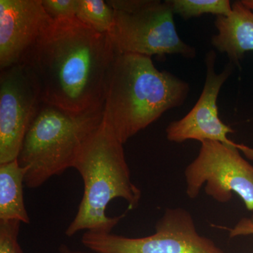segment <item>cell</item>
Wrapping results in <instances>:
<instances>
[{"label":"cell","instance_id":"1","mask_svg":"<svg viewBox=\"0 0 253 253\" xmlns=\"http://www.w3.org/2000/svg\"><path fill=\"white\" fill-rule=\"evenodd\" d=\"M117 55L109 35L75 17L53 20L23 63L38 81L42 102L83 113L104 107Z\"/></svg>","mask_w":253,"mask_h":253},{"label":"cell","instance_id":"2","mask_svg":"<svg viewBox=\"0 0 253 253\" xmlns=\"http://www.w3.org/2000/svg\"><path fill=\"white\" fill-rule=\"evenodd\" d=\"M188 83L160 71L151 56L118 54L104 105L103 121L123 144L169 110L182 106Z\"/></svg>","mask_w":253,"mask_h":253},{"label":"cell","instance_id":"3","mask_svg":"<svg viewBox=\"0 0 253 253\" xmlns=\"http://www.w3.org/2000/svg\"><path fill=\"white\" fill-rule=\"evenodd\" d=\"M73 168L83 178L84 194L66 236L71 237L83 230L111 233L125 217L106 214L113 200H125L129 210L139 206L141 192L131 181L123 144L104 121L81 146Z\"/></svg>","mask_w":253,"mask_h":253},{"label":"cell","instance_id":"4","mask_svg":"<svg viewBox=\"0 0 253 253\" xmlns=\"http://www.w3.org/2000/svg\"><path fill=\"white\" fill-rule=\"evenodd\" d=\"M103 118L104 107L73 113L42 103L17 158L25 185L36 189L73 168L80 149Z\"/></svg>","mask_w":253,"mask_h":253},{"label":"cell","instance_id":"5","mask_svg":"<svg viewBox=\"0 0 253 253\" xmlns=\"http://www.w3.org/2000/svg\"><path fill=\"white\" fill-rule=\"evenodd\" d=\"M114 10L112 28L108 35L117 54H135L164 59L180 55L196 56V48L178 35L170 4L160 0H109Z\"/></svg>","mask_w":253,"mask_h":253},{"label":"cell","instance_id":"6","mask_svg":"<svg viewBox=\"0 0 253 253\" xmlns=\"http://www.w3.org/2000/svg\"><path fill=\"white\" fill-rule=\"evenodd\" d=\"M81 242L94 253H226L198 232L191 213L181 208H168L152 235L129 238L86 231Z\"/></svg>","mask_w":253,"mask_h":253},{"label":"cell","instance_id":"7","mask_svg":"<svg viewBox=\"0 0 253 253\" xmlns=\"http://www.w3.org/2000/svg\"><path fill=\"white\" fill-rule=\"evenodd\" d=\"M184 175L190 199L197 198L205 185V192L217 202H229L235 193L253 211V166L239 149L217 141H203Z\"/></svg>","mask_w":253,"mask_h":253},{"label":"cell","instance_id":"8","mask_svg":"<svg viewBox=\"0 0 253 253\" xmlns=\"http://www.w3.org/2000/svg\"><path fill=\"white\" fill-rule=\"evenodd\" d=\"M42 103L39 84L27 65L0 73V164L17 159L23 139Z\"/></svg>","mask_w":253,"mask_h":253},{"label":"cell","instance_id":"9","mask_svg":"<svg viewBox=\"0 0 253 253\" xmlns=\"http://www.w3.org/2000/svg\"><path fill=\"white\" fill-rule=\"evenodd\" d=\"M217 54L214 50L206 54V77L204 89L194 107L184 117L169 123L166 128L167 139L171 142L187 140L213 141L239 149L253 161V148L231 141L228 137L235 131L219 117L217 99L223 84L230 77L234 65L229 62L221 73L215 72Z\"/></svg>","mask_w":253,"mask_h":253},{"label":"cell","instance_id":"10","mask_svg":"<svg viewBox=\"0 0 253 253\" xmlns=\"http://www.w3.org/2000/svg\"><path fill=\"white\" fill-rule=\"evenodd\" d=\"M52 21L42 0H0V70L23 63Z\"/></svg>","mask_w":253,"mask_h":253},{"label":"cell","instance_id":"11","mask_svg":"<svg viewBox=\"0 0 253 253\" xmlns=\"http://www.w3.org/2000/svg\"><path fill=\"white\" fill-rule=\"evenodd\" d=\"M217 34L211 38V44L229 62L239 66L248 51H253V11L241 1L232 3V11L227 16H217L214 21Z\"/></svg>","mask_w":253,"mask_h":253},{"label":"cell","instance_id":"12","mask_svg":"<svg viewBox=\"0 0 253 253\" xmlns=\"http://www.w3.org/2000/svg\"><path fill=\"white\" fill-rule=\"evenodd\" d=\"M25 172L18 160L0 164V221L29 224L23 187Z\"/></svg>","mask_w":253,"mask_h":253},{"label":"cell","instance_id":"13","mask_svg":"<svg viewBox=\"0 0 253 253\" xmlns=\"http://www.w3.org/2000/svg\"><path fill=\"white\" fill-rule=\"evenodd\" d=\"M76 16L94 31L108 34L112 28L114 10L103 0H78Z\"/></svg>","mask_w":253,"mask_h":253},{"label":"cell","instance_id":"14","mask_svg":"<svg viewBox=\"0 0 253 253\" xmlns=\"http://www.w3.org/2000/svg\"><path fill=\"white\" fill-rule=\"evenodd\" d=\"M173 13L184 19L199 17L204 14L227 16L232 11L229 0H168Z\"/></svg>","mask_w":253,"mask_h":253},{"label":"cell","instance_id":"15","mask_svg":"<svg viewBox=\"0 0 253 253\" xmlns=\"http://www.w3.org/2000/svg\"><path fill=\"white\" fill-rule=\"evenodd\" d=\"M21 222L0 221V253H23L18 243Z\"/></svg>","mask_w":253,"mask_h":253},{"label":"cell","instance_id":"16","mask_svg":"<svg viewBox=\"0 0 253 253\" xmlns=\"http://www.w3.org/2000/svg\"><path fill=\"white\" fill-rule=\"evenodd\" d=\"M46 14L52 20L76 17L78 0H42Z\"/></svg>","mask_w":253,"mask_h":253},{"label":"cell","instance_id":"17","mask_svg":"<svg viewBox=\"0 0 253 253\" xmlns=\"http://www.w3.org/2000/svg\"><path fill=\"white\" fill-rule=\"evenodd\" d=\"M230 231L231 238L239 236L253 235V216L251 217H244L239 221L235 227L228 229Z\"/></svg>","mask_w":253,"mask_h":253},{"label":"cell","instance_id":"18","mask_svg":"<svg viewBox=\"0 0 253 253\" xmlns=\"http://www.w3.org/2000/svg\"><path fill=\"white\" fill-rule=\"evenodd\" d=\"M59 253H94L92 252H84V251H75L70 249L66 245H61L59 247Z\"/></svg>","mask_w":253,"mask_h":253},{"label":"cell","instance_id":"19","mask_svg":"<svg viewBox=\"0 0 253 253\" xmlns=\"http://www.w3.org/2000/svg\"><path fill=\"white\" fill-rule=\"evenodd\" d=\"M243 4L253 11V0H241Z\"/></svg>","mask_w":253,"mask_h":253}]
</instances>
